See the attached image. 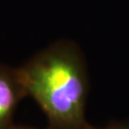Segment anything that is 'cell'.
Listing matches in <instances>:
<instances>
[{"instance_id":"277c9868","label":"cell","mask_w":129,"mask_h":129,"mask_svg":"<svg viewBox=\"0 0 129 129\" xmlns=\"http://www.w3.org/2000/svg\"><path fill=\"white\" fill-rule=\"evenodd\" d=\"M9 129H38V128L32 127H27V126H17V125L14 124Z\"/></svg>"},{"instance_id":"6da1fadb","label":"cell","mask_w":129,"mask_h":129,"mask_svg":"<svg viewBox=\"0 0 129 129\" xmlns=\"http://www.w3.org/2000/svg\"><path fill=\"white\" fill-rule=\"evenodd\" d=\"M28 96L45 114L47 129H87L90 79L76 43L60 40L19 66Z\"/></svg>"},{"instance_id":"7a4b0ae2","label":"cell","mask_w":129,"mask_h":129,"mask_svg":"<svg viewBox=\"0 0 129 129\" xmlns=\"http://www.w3.org/2000/svg\"><path fill=\"white\" fill-rule=\"evenodd\" d=\"M26 96L19 67L0 64V129L14 125L17 108Z\"/></svg>"},{"instance_id":"3957f363","label":"cell","mask_w":129,"mask_h":129,"mask_svg":"<svg viewBox=\"0 0 129 129\" xmlns=\"http://www.w3.org/2000/svg\"><path fill=\"white\" fill-rule=\"evenodd\" d=\"M87 129H129V120L117 121L102 127H95L91 124Z\"/></svg>"}]
</instances>
